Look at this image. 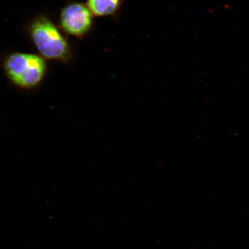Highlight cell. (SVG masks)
I'll use <instances>...</instances> for the list:
<instances>
[{
  "label": "cell",
  "mask_w": 249,
  "mask_h": 249,
  "mask_svg": "<svg viewBox=\"0 0 249 249\" xmlns=\"http://www.w3.org/2000/svg\"><path fill=\"white\" fill-rule=\"evenodd\" d=\"M4 70L9 80L21 89L36 88L44 79L46 65L39 56L16 53L6 58Z\"/></svg>",
  "instance_id": "1"
},
{
  "label": "cell",
  "mask_w": 249,
  "mask_h": 249,
  "mask_svg": "<svg viewBox=\"0 0 249 249\" xmlns=\"http://www.w3.org/2000/svg\"><path fill=\"white\" fill-rule=\"evenodd\" d=\"M31 34L34 44L45 57L65 61L69 57L66 40L51 21L43 18L36 20L31 26Z\"/></svg>",
  "instance_id": "2"
},
{
  "label": "cell",
  "mask_w": 249,
  "mask_h": 249,
  "mask_svg": "<svg viewBox=\"0 0 249 249\" xmlns=\"http://www.w3.org/2000/svg\"><path fill=\"white\" fill-rule=\"evenodd\" d=\"M60 23L65 32L74 36H82L91 29L92 13L88 7L74 3L67 6L62 11Z\"/></svg>",
  "instance_id": "3"
},
{
  "label": "cell",
  "mask_w": 249,
  "mask_h": 249,
  "mask_svg": "<svg viewBox=\"0 0 249 249\" xmlns=\"http://www.w3.org/2000/svg\"><path fill=\"white\" fill-rule=\"evenodd\" d=\"M121 0H88L87 7L96 17H107L116 13L119 9Z\"/></svg>",
  "instance_id": "4"
}]
</instances>
